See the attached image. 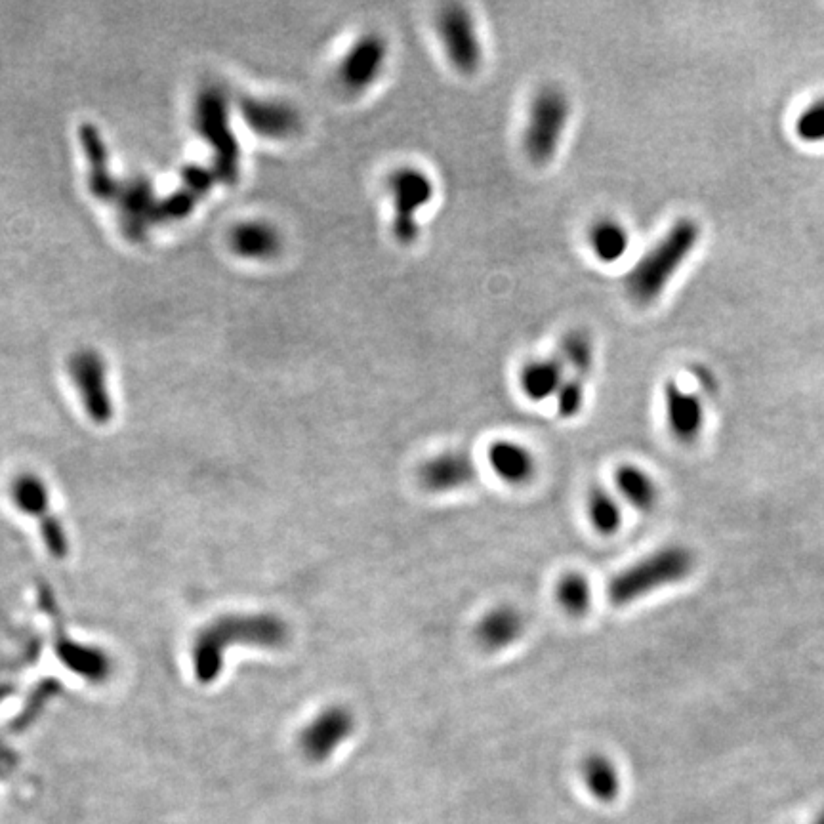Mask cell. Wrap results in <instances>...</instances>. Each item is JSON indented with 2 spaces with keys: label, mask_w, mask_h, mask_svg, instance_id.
<instances>
[{
  "label": "cell",
  "mask_w": 824,
  "mask_h": 824,
  "mask_svg": "<svg viewBox=\"0 0 824 824\" xmlns=\"http://www.w3.org/2000/svg\"><path fill=\"white\" fill-rule=\"evenodd\" d=\"M195 124L208 144L216 149L214 172L233 182L239 174V145L227 119L226 94L218 86L203 88L195 102Z\"/></svg>",
  "instance_id": "5b68a950"
},
{
  "label": "cell",
  "mask_w": 824,
  "mask_h": 824,
  "mask_svg": "<svg viewBox=\"0 0 824 824\" xmlns=\"http://www.w3.org/2000/svg\"><path fill=\"white\" fill-rule=\"evenodd\" d=\"M559 361L578 378H586L594 367V342L584 330H569L559 342Z\"/></svg>",
  "instance_id": "7402d4cb"
},
{
  "label": "cell",
  "mask_w": 824,
  "mask_h": 824,
  "mask_svg": "<svg viewBox=\"0 0 824 824\" xmlns=\"http://www.w3.org/2000/svg\"><path fill=\"white\" fill-rule=\"evenodd\" d=\"M477 474V466L470 454L447 451L426 460L418 470V479L430 493H451L474 483Z\"/></svg>",
  "instance_id": "30bf717a"
},
{
  "label": "cell",
  "mask_w": 824,
  "mask_h": 824,
  "mask_svg": "<svg viewBox=\"0 0 824 824\" xmlns=\"http://www.w3.org/2000/svg\"><path fill=\"white\" fill-rule=\"evenodd\" d=\"M241 113L254 132L277 140L289 138L302 126L298 109L281 100L247 98L241 102Z\"/></svg>",
  "instance_id": "7c38bea8"
},
{
  "label": "cell",
  "mask_w": 824,
  "mask_h": 824,
  "mask_svg": "<svg viewBox=\"0 0 824 824\" xmlns=\"http://www.w3.org/2000/svg\"><path fill=\"white\" fill-rule=\"evenodd\" d=\"M565 382V367L556 357L533 359L519 372V386L531 401H546L556 397Z\"/></svg>",
  "instance_id": "e0dca14e"
},
{
  "label": "cell",
  "mask_w": 824,
  "mask_h": 824,
  "mask_svg": "<svg viewBox=\"0 0 824 824\" xmlns=\"http://www.w3.org/2000/svg\"><path fill=\"white\" fill-rule=\"evenodd\" d=\"M229 245L243 258L266 260L281 250L283 239L279 229L269 222L252 220L239 224L231 231Z\"/></svg>",
  "instance_id": "2e32d148"
},
{
  "label": "cell",
  "mask_w": 824,
  "mask_h": 824,
  "mask_svg": "<svg viewBox=\"0 0 824 824\" xmlns=\"http://www.w3.org/2000/svg\"><path fill=\"white\" fill-rule=\"evenodd\" d=\"M81 140L84 151L90 163V191L103 201H113L119 189V182L113 178L109 170L107 149L103 144L102 134L96 126L86 124L81 128Z\"/></svg>",
  "instance_id": "ac0fdd59"
},
{
  "label": "cell",
  "mask_w": 824,
  "mask_h": 824,
  "mask_svg": "<svg viewBox=\"0 0 824 824\" xmlns=\"http://www.w3.org/2000/svg\"><path fill=\"white\" fill-rule=\"evenodd\" d=\"M69 371L83 395L88 414L96 422H107L113 414L111 397L105 382V363L94 350L77 351L69 361Z\"/></svg>",
  "instance_id": "9c48e42d"
},
{
  "label": "cell",
  "mask_w": 824,
  "mask_h": 824,
  "mask_svg": "<svg viewBox=\"0 0 824 824\" xmlns=\"http://www.w3.org/2000/svg\"><path fill=\"white\" fill-rule=\"evenodd\" d=\"M588 517L599 535H615L622 525V508L607 489L594 487L588 495Z\"/></svg>",
  "instance_id": "603a6c76"
},
{
  "label": "cell",
  "mask_w": 824,
  "mask_h": 824,
  "mask_svg": "<svg viewBox=\"0 0 824 824\" xmlns=\"http://www.w3.org/2000/svg\"><path fill=\"white\" fill-rule=\"evenodd\" d=\"M819 824H824V819H823V821H821V823H819Z\"/></svg>",
  "instance_id": "f1b7e54d"
},
{
  "label": "cell",
  "mask_w": 824,
  "mask_h": 824,
  "mask_svg": "<svg viewBox=\"0 0 824 824\" xmlns=\"http://www.w3.org/2000/svg\"><path fill=\"white\" fill-rule=\"evenodd\" d=\"M437 35L454 69L474 75L483 63V48L472 14L462 4H449L437 16Z\"/></svg>",
  "instance_id": "8992f818"
},
{
  "label": "cell",
  "mask_w": 824,
  "mask_h": 824,
  "mask_svg": "<svg viewBox=\"0 0 824 824\" xmlns=\"http://www.w3.org/2000/svg\"><path fill=\"white\" fill-rule=\"evenodd\" d=\"M392 199V233L403 247L414 245L420 237L418 214L432 203L435 184L428 172L416 166H399L386 180Z\"/></svg>",
  "instance_id": "277c9868"
},
{
  "label": "cell",
  "mask_w": 824,
  "mask_h": 824,
  "mask_svg": "<svg viewBox=\"0 0 824 824\" xmlns=\"http://www.w3.org/2000/svg\"><path fill=\"white\" fill-rule=\"evenodd\" d=\"M182 178L186 180V189H189L193 195L201 197L212 187L214 172L199 168V166H189L182 172Z\"/></svg>",
  "instance_id": "83f0119b"
},
{
  "label": "cell",
  "mask_w": 824,
  "mask_h": 824,
  "mask_svg": "<svg viewBox=\"0 0 824 824\" xmlns=\"http://www.w3.org/2000/svg\"><path fill=\"white\" fill-rule=\"evenodd\" d=\"M586 403V382L584 378H565L556 395L557 414L565 420L578 416Z\"/></svg>",
  "instance_id": "d4e9b609"
},
{
  "label": "cell",
  "mask_w": 824,
  "mask_h": 824,
  "mask_svg": "<svg viewBox=\"0 0 824 824\" xmlns=\"http://www.w3.org/2000/svg\"><path fill=\"white\" fill-rule=\"evenodd\" d=\"M618 493L628 504L641 512H651L659 504L660 491L657 481L636 464H622L615 472Z\"/></svg>",
  "instance_id": "d6986e66"
},
{
  "label": "cell",
  "mask_w": 824,
  "mask_h": 824,
  "mask_svg": "<svg viewBox=\"0 0 824 824\" xmlns=\"http://www.w3.org/2000/svg\"><path fill=\"white\" fill-rule=\"evenodd\" d=\"M695 563V554L689 548L664 546L611 578L607 598L615 607L632 605L655 590L689 577Z\"/></svg>",
  "instance_id": "7a4b0ae2"
},
{
  "label": "cell",
  "mask_w": 824,
  "mask_h": 824,
  "mask_svg": "<svg viewBox=\"0 0 824 824\" xmlns=\"http://www.w3.org/2000/svg\"><path fill=\"white\" fill-rule=\"evenodd\" d=\"M699 239L701 227L695 220H678L626 275L624 287L628 296L641 306L655 302L687 262Z\"/></svg>",
  "instance_id": "6da1fadb"
},
{
  "label": "cell",
  "mask_w": 824,
  "mask_h": 824,
  "mask_svg": "<svg viewBox=\"0 0 824 824\" xmlns=\"http://www.w3.org/2000/svg\"><path fill=\"white\" fill-rule=\"evenodd\" d=\"M796 134L804 142H824V98L811 103L796 121Z\"/></svg>",
  "instance_id": "484cf974"
},
{
  "label": "cell",
  "mask_w": 824,
  "mask_h": 824,
  "mask_svg": "<svg viewBox=\"0 0 824 824\" xmlns=\"http://www.w3.org/2000/svg\"><path fill=\"white\" fill-rule=\"evenodd\" d=\"M390 58V44L380 33H365L353 42L338 67V81L351 92L361 94L376 83Z\"/></svg>",
  "instance_id": "52a82bcc"
},
{
  "label": "cell",
  "mask_w": 824,
  "mask_h": 824,
  "mask_svg": "<svg viewBox=\"0 0 824 824\" xmlns=\"http://www.w3.org/2000/svg\"><path fill=\"white\" fill-rule=\"evenodd\" d=\"M355 731V716L344 706L323 710L300 735V748L311 762L330 758Z\"/></svg>",
  "instance_id": "ba28073f"
},
{
  "label": "cell",
  "mask_w": 824,
  "mask_h": 824,
  "mask_svg": "<svg viewBox=\"0 0 824 824\" xmlns=\"http://www.w3.org/2000/svg\"><path fill=\"white\" fill-rule=\"evenodd\" d=\"M113 201H117L119 205L124 231L134 239L144 237L147 227L159 222L161 201H157L155 189L147 180L134 178L128 182H119Z\"/></svg>",
  "instance_id": "8fae6325"
},
{
  "label": "cell",
  "mask_w": 824,
  "mask_h": 824,
  "mask_svg": "<svg viewBox=\"0 0 824 824\" xmlns=\"http://www.w3.org/2000/svg\"><path fill=\"white\" fill-rule=\"evenodd\" d=\"M197 195H193L189 189H178L172 195L161 199L159 203V222H172L186 218L187 214L195 208Z\"/></svg>",
  "instance_id": "4316f807"
},
{
  "label": "cell",
  "mask_w": 824,
  "mask_h": 824,
  "mask_svg": "<svg viewBox=\"0 0 824 824\" xmlns=\"http://www.w3.org/2000/svg\"><path fill=\"white\" fill-rule=\"evenodd\" d=\"M556 598L561 609L573 617H582L592 605V588L588 578L580 573H567L559 578Z\"/></svg>",
  "instance_id": "cb8c5ba5"
},
{
  "label": "cell",
  "mask_w": 824,
  "mask_h": 824,
  "mask_svg": "<svg viewBox=\"0 0 824 824\" xmlns=\"http://www.w3.org/2000/svg\"><path fill=\"white\" fill-rule=\"evenodd\" d=\"M588 245L601 264H617L630 247V233L615 218H599L588 229Z\"/></svg>",
  "instance_id": "ffe728a7"
},
{
  "label": "cell",
  "mask_w": 824,
  "mask_h": 824,
  "mask_svg": "<svg viewBox=\"0 0 824 824\" xmlns=\"http://www.w3.org/2000/svg\"><path fill=\"white\" fill-rule=\"evenodd\" d=\"M569 119L571 100L567 92L554 84L542 86L529 103L523 130V151L531 163L546 165L556 157Z\"/></svg>",
  "instance_id": "3957f363"
},
{
  "label": "cell",
  "mask_w": 824,
  "mask_h": 824,
  "mask_svg": "<svg viewBox=\"0 0 824 824\" xmlns=\"http://www.w3.org/2000/svg\"><path fill=\"white\" fill-rule=\"evenodd\" d=\"M664 411L668 430L680 443H693L704 428V407L695 393L685 392L670 380L664 386Z\"/></svg>",
  "instance_id": "4fadbf2b"
},
{
  "label": "cell",
  "mask_w": 824,
  "mask_h": 824,
  "mask_svg": "<svg viewBox=\"0 0 824 824\" xmlns=\"http://www.w3.org/2000/svg\"><path fill=\"white\" fill-rule=\"evenodd\" d=\"M582 779L590 794L601 804L615 802L620 794L617 765L603 754H592L582 762Z\"/></svg>",
  "instance_id": "44dd1931"
},
{
  "label": "cell",
  "mask_w": 824,
  "mask_h": 824,
  "mask_svg": "<svg viewBox=\"0 0 824 824\" xmlns=\"http://www.w3.org/2000/svg\"><path fill=\"white\" fill-rule=\"evenodd\" d=\"M489 464L502 481L510 485L529 483L536 474V458L533 453L508 439L495 441L489 449Z\"/></svg>",
  "instance_id": "9a60e30c"
},
{
  "label": "cell",
  "mask_w": 824,
  "mask_h": 824,
  "mask_svg": "<svg viewBox=\"0 0 824 824\" xmlns=\"http://www.w3.org/2000/svg\"><path fill=\"white\" fill-rule=\"evenodd\" d=\"M525 617L514 605H496L479 618L475 639L485 651H502L514 645L525 632Z\"/></svg>",
  "instance_id": "5bb4252c"
}]
</instances>
